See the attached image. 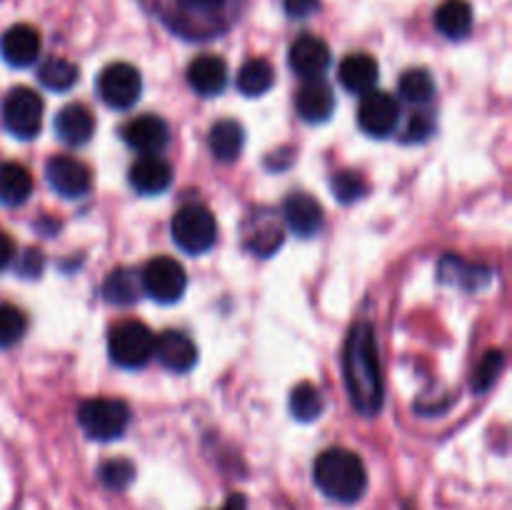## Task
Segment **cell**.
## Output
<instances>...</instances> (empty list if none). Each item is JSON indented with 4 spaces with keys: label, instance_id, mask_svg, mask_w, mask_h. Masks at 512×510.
Listing matches in <instances>:
<instances>
[{
    "label": "cell",
    "instance_id": "cell-20",
    "mask_svg": "<svg viewBox=\"0 0 512 510\" xmlns=\"http://www.w3.org/2000/svg\"><path fill=\"white\" fill-rule=\"evenodd\" d=\"M55 133H58V138L63 140V143L73 145V148L85 145L95 133L93 113L80 103L65 105V108H60L58 115H55Z\"/></svg>",
    "mask_w": 512,
    "mask_h": 510
},
{
    "label": "cell",
    "instance_id": "cell-31",
    "mask_svg": "<svg viewBox=\"0 0 512 510\" xmlns=\"http://www.w3.org/2000/svg\"><path fill=\"white\" fill-rule=\"evenodd\" d=\"M330 188H333L335 198L345 205L358 203V200L365 198V193H368V183H365L363 175L355 173V170H340L338 175H333Z\"/></svg>",
    "mask_w": 512,
    "mask_h": 510
},
{
    "label": "cell",
    "instance_id": "cell-9",
    "mask_svg": "<svg viewBox=\"0 0 512 510\" xmlns=\"http://www.w3.org/2000/svg\"><path fill=\"white\" fill-rule=\"evenodd\" d=\"M98 93L108 108L130 110L143 93V78L130 63H110L98 78Z\"/></svg>",
    "mask_w": 512,
    "mask_h": 510
},
{
    "label": "cell",
    "instance_id": "cell-33",
    "mask_svg": "<svg viewBox=\"0 0 512 510\" xmlns=\"http://www.w3.org/2000/svg\"><path fill=\"white\" fill-rule=\"evenodd\" d=\"M503 368H505L503 350H490V353H485V358L480 360V365L475 368V375H473L475 393H485V390L493 388V383L498 380V375L503 373Z\"/></svg>",
    "mask_w": 512,
    "mask_h": 510
},
{
    "label": "cell",
    "instance_id": "cell-29",
    "mask_svg": "<svg viewBox=\"0 0 512 510\" xmlns=\"http://www.w3.org/2000/svg\"><path fill=\"white\" fill-rule=\"evenodd\" d=\"M40 83L48 90H55V93H65V90L73 88L80 78L78 65L70 63L65 58H48L38 70Z\"/></svg>",
    "mask_w": 512,
    "mask_h": 510
},
{
    "label": "cell",
    "instance_id": "cell-37",
    "mask_svg": "<svg viewBox=\"0 0 512 510\" xmlns=\"http://www.w3.org/2000/svg\"><path fill=\"white\" fill-rule=\"evenodd\" d=\"M285 13L290 15V18H298V20H305L310 18V15H315L320 10V0H285Z\"/></svg>",
    "mask_w": 512,
    "mask_h": 510
},
{
    "label": "cell",
    "instance_id": "cell-17",
    "mask_svg": "<svg viewBox=\"0 0 512 510\" xmlns=\"http://www.w3.org/2000/svg\"><path fill=\"white\" fill-rule=\"evenodd\" d=\"M128 180L140 195H160L173 183V168L160 155H140L128 170Z\"/></svg>",
    "mask_w": 512,
    "mask_h": 510
},
{
    "label": "cell",
    "instance_id": "cell-36",
    "mask_svg": "<svg viewBox=\"0 0 512 510\" xmlns=\"http://www.w3.org/2000/svg\"><path fill=\"white\" fill-rule=\"evenodd\" d=\"M13 265H15V273H18L20 278L33 280V278H40V273H43L45 258L40 250L28 248L23 255H18V258L13 260Z\"/></svg>",
    "mask_w": 512,
    "mask_h": 510
},
{
    "label": "cell",
    "instance_id": "cell-1",
    "mask_svg": "<svg viewBox=\"0 0 512 510\" xmlns=\"http://www.w3.org/2000/svg\"><path fill=\"white\" fill-rule=\"evenodd\" d=\"M343 370L350 403L355 405V410L368 418L378 415L383 408V373H380L375 330L368 320H360L350 328Z\"/></svg>",
    "mask_w": 512,
    "mask_h": 510
},
{
    "label": "cell",
    "instance_id": "cell-13",
    "mask_svg": "<svg viewBox=\"0 0 512 510\" xmlns=\"http://www.w3.org/2000/svg\"><path fill=\"white\" fill-rule=\"evenodd\" d=\"M125 143L140 155H158L160 150L168 148L170 143V128L163 118L158 115H138V118L128 120L120 130Z\"/></svg>",
    "mask_w": 512,
    "mask_h": 510
},
{
    "label": "cell",
    "instance_id": "cell-14",
    "mask_svg": "<svg viewBox=\"0 0 512 510\" xmlns=\"http://www.w3.org/2000/svg\"><path fill=\"white\" fill-rule=\"evenodd\" d=\"M323 205L308 193H293L283 203V223L300 238H313L323 228Z\"/></svg>",
    "mask_w": 512,
    "mask_h": 510
},
{
    "label": "cell",
    "instance_id": "cell-23",
    "mask_svg": "<svg viewBox=\"0 0 512 510\" xmlns=\"http://www.w3.org/2000/svg\"><path fill=\"white\" fill-rule=\"evenodd\" d=\"M245 145V130L238 120H218L208 133V148L220 163H233Z\"/></svg>",
    "mask_w": 512,
    "mask_h": 510
},
{
    "label": "cell",
    "instance_id": "cell-7",
    "mask_svg": "<svg viewBox=\"0 0 512 510\" xmlns=\"http://www.w3.org/2000/svg\"><path fill=\"white\" fill-rule=\"evenodd\" d=\"M240 240L248 253L258 258H270L283 248L285 223L283 215L270 208H255L245 215L243 228H240Z\"/></svg>",
    "mask_w": 512,
    "mask_h": 510
},
{
    "label": "cell",
    "instance_id": "cell-34",
    "mask_svg": "<svg viewBox=\"0 0 512 510\" xmlns=\"http://www.w3.org/2000/svg\"><path fill=\"white\" fill-rule=\"evenodd\" d=\"M100 480H103L108 488L113 490H125L135 478V465L125 458H113V460H105L98 470Z\"/></svg>",
    "mask_w": 512,
    "mask_h": 510
},
{
    "label": "cell",
    "instance_id": "cell-38",
    "mask_svg": "<svg viewBox=\"0 0 512 510\" xmlns=\"http://www.w3.org/2000/svg\"><path fill=\"white\" fill-rule=\"evenodd\" d=\"M15 260V243L0 230V273L8 270Z\"/></svg>",
    "mask_w": 512,
    "mask_h": 510
},
{
    "label": "cell",
    "instance_id": "cell-35",
    "mask_svg": "<svg viewBox=\"0 0 512 510\" xmlns=\"http://www.w3.org/2000/svg\"><path fill=\"white\" fill-rule=\"evenodd\" d=\"M435 128V118L428 113V110H418L408 118V125L403 130V140L405 143H423L433 135Z\"/></svg>",
    "mask_w": 512,
    "mask_h": 510
},
{
    "label": "cell",
    "instance_id": "cell-4",
    "mask_svg": "<svg viewBox=\"0 0 512 510\" xmlns=\"http://www.w3.org/2000/svg\"><path fill=\"white\" fill-rule=\"evenodd\" d=\"M80 428L93 440H118L123 438L130 425V408L118 398H90L78 408Z\"/></svg>",
    "mask_w": 512,
    "mask_h": 510
},
{
    "label": "cell",
    "instance_id": "cell-26",
    "mask_svg": "<svg viewBox=\"0 0 512 510\" xmlns=\"http://www.w3.org/2000/svg\"><path fill=\"white\" fill-rule=\"evenodd\" d=\"M140 293H143V285H140V273H135V270H130V268H115L103 283L105 300L113 305L138 303Z\"/></svg>",
    "mask_w": 512,
    "mask_h": 510
},
{
    "label": "cell",
    "instance_id": "cell-30",
    "mask_svg": "<svg viewBox=\"0 0 512 510\" xmlns=\"http://www.w3.org/2000/svg\"><path fill=\"white\" fill-rule=\"evenodd\" d=\"M398 90L408 103L428 105L435 98V80L425 68H410L400 75Z\"/></svg>",
    "mask_w": 512,
    "mask_h": 510
},
{
    "label": "cell",
    "instance_id": "cell-2",
    "mask_svg": "<svg viewBox=\"0 0 512 510\" xmlns=\"http://www.w3.org/2000/svg\"><path fill=\"white\" fill-rule=\"evenodd\" d=\"M315 485L338 503H358L368 490V470L358 453L348 448H330L313 465Z\"/></svg>",
    "mask_w": 512,
    "mask_h": 510
},
{
    "label": "cell",
    "instance_id": "cell-11",
    "mask_svg": "<svg viewBox=\"0 0 512 510\" xmlns=\"http://www.w3.org/2000/svg\"><path fill=\"white\" fill-rule=\"evenodd\" d=\"M45 178H48L50 188L63 198H83L88 195L93 178L83 160L73 158V155H53L45 163Z\"/></svg>",
    "mask_w": 512,
    "mask_h": 510
},
{
    "label": "cell",
    "instance_id": "cell-25",
    "mask_svg": "<svg viewBox=\"0 0 512 510\" xmlns=\"http://www.w3.org/2000/svg\"><path fill=\"white\" fill-rule=\"evenodd\" d=\"M33 195V175L20 163H0V200L5 205H23Z\"/></svg>",
    "mask_w": 512,
    "mask_h": 510
},
{
    "label": "cell",
    "instance_id": "cell-8",
    "mask_svg": "<svg viewBox=\"0 0 512 510\" xmlns=\"http://www.w3.org/2000/svg\"><path fill=\"white\" fill-rule=\"evenodd\" d=\"M140 285L158 303H178L188 288V275L178 260L158 255V258L145 263L143 273H140Z\"/></svg>",
    "mask_w": 512,
    "mask_h": 510
},
{
    "label": "cell",
    "instance_id": "cell-12",
    "mask_svg": "<svg viewBox=\"0 0 512 510\" xmlns=\"http://www.w3.org/2000/svg\"><path fill=\"white\" fill-rule=\"evenodd\" d=\"M333 63V55H330L328 43L318 35H300L293 40L288 50V65L295 75H300L303 80H315L323 78L325 70Z\"/></svg>",
    "mask_w": 512,
    "mask_h": 510
},
{
    "label": "cell",
    "instance_id": "cell-10",
    "mask_svg": "<svg viewBox=\"0 0 512 510\" xmlns=\"http://www.w3.org/2000/svg\"><path fill=\"white\" fill-rule=\"evenodd\" d=\"M358 123L370 138H388L400 123V103L385 90H370L363 95L358 108Z\"/></svg>",
    "mask_w": 512,
    "mask_h": 510
},
{
    "label": "cell",
    "instance_id": "cell-21",
    "mask_svg": "<svg viewBox=\"0 0 512 510\" xmlns=\"http://www.w3.org/2000/svg\"><path fill=\"white\" fill-rule=\"evenodd\" d=\"M340 83L348 93L353 95H365L370 90H375L380 78V68L375 63L373 55L368 53H353L340 63Z\"/></svg>",
    "mask_w": 512,
    "mask_h": 510
},
{
    "label": "cell",
    "instance_id": "cell-18",
    "mask_svg": "<svg viewBox=\"0 0 512 510\" xmlns=\"http://www.w3.org/2000/svg\"><path fill=\"white\" fill-rule=\"evenodd\" d=\"M295 110L305 123H325L335 110L333 88L323 78L305 80L295 95Z\"/></svg>",
    "mask_w": 512,
    "mask_h": 510
},
{
    "label": "cell",
    "instance_id": "cell-19",
    "mask_svg": "<svg viewBox=\"0 0 512 510\" xmlns=\"http://www.w3.org/2000/svg\"><path fill=\"white\" fill-rule=\"evenodd\" d=\"M188 83L195 93L205 95V98L220 95L225 90V85H228V65L218 55H198L188 65Z\"/></svg>",
    "mask_w": 512,
    "mask_h": 510
},
{
    "label": "cell",
    "instance_id": "cell-27",
    "mask_svg": "<svg viewBox=\"0 0 512 510\" xmlns=\"http://www.w3.org/2000/svg\"><path fill=\"white\" fill-rule=\"evenodd\" d=\"M275 83V70L273 65L265 58H253L238 70V78H235V85L243 95L248 98H258V95L268 93Z\"/></svg>",
    "mask_w": 512,
    "mask_h": 510
},
{
    "label": "cell",
    "instance_id": "cell-24",
    "mask_svg": "<svg viewBox=\"0 0 512 510\" xmlns=\"http://www.w3.org/2000/svg\"><path fill=\"white\" fill-rule=\"evenodd\" d=\"M435 28L450 40H463L473 30V8L468 0H445L435 10Z\"/></svg>",
    "mask_w": 512,
    "mask_h": 510
},
{
    "label": "cell",
    "instance_id": "cell-6",
    "mask_svg": "<svg viewBox=\"0 0 512 510\" xmlns=\"http://www.w3.org/2000/svg\"><path fill=\"white\" fill-rule=\"evenodd\" d=\"M43 110V98L33 88L20 85V88H13L3 98L0 115H3V125L10 135L30 140L43 128Z\"/></svg>",
    "mask_w": 512,
    "mask_h": 510
},
{
    "label": "cell",
    "instance_id": "cell-15",
    "mask_svg": "<svg viewBox=\"0 0 512 510\" xmlns=\"http://www.w3.org/2000/svg\"><path fill=\"white\" fill-rule=\"evenodd\" d=\"M155 358L173 373H188L198 363V348L180 330H165L155 338Z\"/></svg>",
    "mask_w": 512,
    "mask_h": 510
},
{
    "label": "cell",
    "instance_id": "cell-22",
    "mask_svg": "<svg viewBox=\"0 0 512 510\" xmlns=\"http://www.w3.org/2000/svg\"><path fill=\"white\" fill-rule=\"evenodd\" d=\"M438 273L443 283L458 285L463 290H480L493 280V270L478 263H468V260L458 258V255H445L440 260Z\"/></svg>",
    "mask_w": 512,
    "mask_h": 510
},
{
    "label": "cell",
    "instance_id": "cell-16",
    "mask_svg": "<svg viewBox=\"0 0 512 510\" xmlns=\"http://www.w3.org/2000/svg\"><path fill=\"white\" fill-rule=\"evenodd\" d=\"M40 33L33 25H13V28L5 30V35L0 38V53L3 60L13 68H28L38 60L40 55Z\"/></svg>",
    "mask_w": 512,
    "mask_h": 510
},
{
    "label": "cell",
    "instance_id": "cell-28",
    "mask_svg": "<svg viewBox=\"0 0 512 510\" xmlns=\"http://www.w3.org/2000/svg\"><path fill=\"white\" fill-rule=\"evenodd\" d=\"M325 400L320 395V390L313 383H300L295 385L293 393H290V413L300 423H313L323 415Z\"/></svg>",
    "mask_w": 512,
    "mask_h": 510
},
{
    "label": "cell",
    "instance_id": "cell-32",
    "mask_svg": "<svg viewBox=\"0 0 512 510\" xmlns=\"http://www.w3.org/2000/svg\"><path fill=\"white\" fill-rule=\"evenodd\" d=\"M25 328H28V320H25L23 310L8 303L0 305V348H10L18 343L25 335Z\"/></svg>",
    "mask_w": 512,
    "mask_h": 510
},
{
    "label": "cell",
    "instance_id": "cell-5",
    "mask_svg": "<svg viewBox=\"0 0 512 510\" xmlns=\"http://www.w3.org/2000/svg\"><path fill=\"white\" fill-rule=\"evenodd\" d=\"M108 353L115 365L125 370L143 368L155 355V335L138 320H125L110 330Z\"/></svg>",
    "mask_w": 512,
    "mask_h": 510
},
{
    "label": "cell",
    "instance_id": "cell-3",
    "mask_svg": "<svg viewBox=\"0 0 512 510\" xmlns=\"http://www.w3.org/2000/svg\"><path fill=\"white\" fill-rule=\"evenodd\" d=\"M170 235H173L175 245L190 255H203L210 250L218 238V223L210 208L203 203H188L173 215L170 223Z\"/></svg>",
    "mask_w": 512,
    "mask_h": 510
},
{
    "label": "cell",
    "instance_id": "cell-39",
    "mask_svg": "<svg viewBox=\"0 0 512 510\" xmlns=\"http://www.w3.org/2000/svg\"><path fill=\"white\" fill-rule=\"evenodd\" d=\"M220 510H248V500L243 493H233Z\"/></svg>",
    "mask_w": 512,
    "mask_h": 510
}]
</instances>
